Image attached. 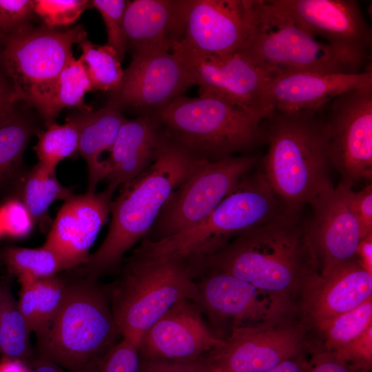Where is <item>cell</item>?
<instances>
[{"label": "cell", "instance_id": "6da1fadb", "mask_svg": "<svg viewBox=\"0 0 372 372\" xmlns=\"http://www.w3.org/2000/svg\"><path fill=\"white\" fill-rule=\"evenodd\" d=\"M194 266L198 272L220 271L247 282L294 313L304 284L320 273L300 213L286 212L248 229Z\"/></svg>", "mask_w": 372, "mask_h": 372}, {"label": "cell", "instance_id": "7a4b0ae2", "mask_svg": "<svg viewBox=\"0 0 372 372\" xmlns=\"http://www.w3.org/2000/svg\"><path fill=\"white\" fill-rule=\"evenodd\" d=\"M317 112L273 110L262 124L269 149L261 171L289 214L301 213L333 187L328 137Z\"/></svg>", "mask_w": 372, "mask_h": 372}, {"label": "cell", "instance_id": "3957f363", "mask_svg": "<svg viewBox=\"0 0 372 372\" xmlns=\"http://www.w3.org/2000/svg\"><path fill=\"white\" fill-rule=\"evenodd\" d=\"M199 160L166 138L154 163L121 186L119 194L112 200L106 236L81 265L85 278L95 280L119 265L124 254L147 236L170 194Z\"/></svg>", "mask_w": 372, "mask_h": 372}, {"label": "cell", "instance_id": "277c9868", "mask_svg": "<svg viewBox=\"0 0 372 372\" xmlns=\"http://www.w3.org/2000/svg\"><path fill=\"white\" fill-rule=\"evenodd\" d=\"M285 213L261 169L251 170L203 220L169 237L144 239L132 256L194 264L221 249L232 238Z\"/></svg>", "mask_w": 372, "mask_h": 372}, {"label": "cell", "instance_id": "5b68a950", "mask_svg": "<svg viewBox=\"0 0 372 372\" xmlns=\"http://www.w3.org/2000/svg\"><path fill=\"white\" fill-rule=\"evenodd\" d=\"M36 336V358L70 372H94L121 335L105 289L85 278L68 285L60 309Z\"/></svg>", "mask_w": 372, "mask_h": 372}, {"label": "cell", "instance_id": "8992f818", "mask_svg": "<svg viewBox=\"0 0 372 372\" xmlns=\"http://www.w3.org/2000/svg\"><path fill=\"white\" fill-rule=\"evenodd\" d=\"M152 116L168 141L207 161L234 156L265 141L261 116L214 94L180 96Z\"/></svg>", "mask_w": 372, "mask_h": 372}, {"label": "cell", "instance_id": "52a82bcc", "mask_svg": "<svg viewBox=\"0 0 372 372\" xmlns=\"http://www.w3.org/2000/svg\"><path fill=\"white\" fill-rule=\"evenodd\" d=\"M196 272L178 260H128L120 277L106 289L123 338L137 347L145 332L182 299L198 300Z\"/></svg>", "mask_w": 372, "mask_h": 372}, {"label": "cell", "instance_id": "ba28073f", "mask_svg": "<svg viewBox=\"0 0 372 372\" xmlns=\"http://www.w3.org/2000/svg\"><path fill=\"white\" fill-rule=\"evenodd\" d=\"M240 52L269 78L302 72H362L304 31L274 0H252L250 32Z\"/></svg>", "mask_w": 372, "mask_h": 372}, {"label": "cell", "instance_id": "9c48e42d", "mask_svg": "<svg viewBox=\"0 0 372 372\" xmlns=\"http://www.w3.org/2000/svg\"><path fill=\"white\" fill-rule=\"evenodd\" d=\"M85 37L87 32L81 25L60 32L45 25L33 28L28 24L3 37L0 58L12 82V103L21 101L35 107L46 126L54 123L56 81L73 56V45Z\"/></svg>", "mask_w": 372, "mask_h": 372}, {"label": "cell", "instance_id": "30bf717a", "mask_svg": "<svg viewBox=\"0 0 372 372\" xmlns=\"http://www.w3.org/2000/svg\"><path fill=\"white\" fill-rule=\"evenodd\" d=\"M258 161L257 155L231 156L215 162L200 159L172 192L144 239L171 236L206 218Z\"/></svg>", "mask_w": 372, "mask_h": 372}, {"label": "cell", "instance_id": "8fae6325", "mask_svg": "<svg viewBox=\"0 0 372 372\" xmlns=\"http://www.w3.org/2000/svg\"><path fill=\"white\" fill-rule=\"evenodd\" d=\"M324 121L331 166L351 184L372 178V87L333 99Z\"/></svg>", "mask_w": 372, "mask_h": 372}, {"label": "cell", "instance_id": "7c38bea8", "mask_svg": "<svg viewBox=\"0 0 372 372\" xmlns=\"http://www.w3.org/2000/svg\"><path fill=\"white\" fill-rule=\"evenodd\" d=\"M308 34L319 36L342 56L371 65L372 31L354 0H274Z\"/></svg>", "mask_w": 372, "mask_h": 372}, {"label": "cell", "instance_id": "4fadbf2b", "mask_svg": "<svg viewBox=\"0 0 372 372\" xmlns=\"http://www.w3.org/2000/svg\"><path fill=\"white\" fill-rule=\"evenodd\" d=\"M307 327L293 317L254 327H235L225 344L210 352L224 372H265L304 354Z\"/></svg>", "mask_w": 372, "mask_h": 372}, {"label": "cell", "instance_id": "5bb4252c", "mask_svg": "<svg viewBox=\"0 0 372 372\" xmlns=\"http://www.w3.org/2000/svg\"><path fill=\"white\" fill-rule=\"evenodd\" d=\"M194 85L187 65L174 51L134 54L109 103L152 115Z\"/></svg>", "mask_w": 372, "mask_h": 372}, {"label": "cell", "instance_id": "9a60e30c", "mask_svg": "<svg viewBox=\"0 0 372 372\" xmlns=\"http://www.w3.org/2000/svg\"><path fill=\"white\" fill-rule=\"evenodd\" d=\"M251 3L252 0H187L183 35L174 50L199 56L242 51L250 32Z\"/></svg>", "mask_w": 372, "mask_h": 372}, {"label": "cell", "instance_id": "2e32d148", "mask_svg": "<svg viewBox=\"0 0 372 372\" xmlns=\"http://www.w3.org/2000/svg\"><path fill=\"white\" fill-rule=\"evenodd\" d=\"M174 51L187 65L199 94L220 96L263 119L271 113L265 99L269 76L242 52L199 56Z\"/></svg>", "mask_w": 372, "mask_h": 372}, {"label": "cell", "instance_id": "e0dca14e", "mask_svg": "<svg viewBox=\"0 0 372 372\" xmlns=\"http://www.w3.org/2000/svg\"><path fill=\"white\" fill-rule=\"evenodd\" d=\"M352 185L341 183L314 199L307 231L320 273L355 258L362 240L351 200Z\"/></svg>", "mask_w": 372, "mask_h": 372}, {"label": "cell", "instance_id": "ac0fdd59", "mask_svg": "<svg viewBox=\"0 0 372 372\" xmlns=\"http://www.w3.org/2000/svg\"><path fill=\"white\" fill-rule=\"evenodd\" d=\"M225 343L206 325L196 303L182 299L145 332L138 349L139 357L144 358L189 362Z\"/></svg>", "mask_w": 372, "mask_h": 372}, {"label": "cell", "instance_id": "d6986e66", "mask_svg": "<svg viewBox=\"0 0 372 372\" xmlns=\"http://www.w3.org/2000/svg\"><path fill=\"white\" fill-rule=\"evenodd\" d=\"M196 283V304L212 316L231 318L233 328L258 326L295 314L251 284L226 273L209 271Z\"/></svg>", "mask_w": 372, "mask_h": 372}, {"label": "cell", "instance_id": "ffe728a7", "mask_svg": "<svg viewBox=\"0 0 372 372\" xmlns=\"http://www.w3.org/2000/svg\"><path fill=\"white\" fill-rule=\"evenodd\" d=\"M372 297V275L355 258L308 279L300 294L298 312L309 328L347 312Z\"/></svg>", "mask_w": 372, "mask_h": 372}, {"label": "cell", "instance_id": "44dd1931", "mask_svg": "<svg viewBox=\"0 0 372 372\" xmlns=\"http://www.w3.org/2000/svg\"><path fill=\"white\" fill-rule=\"evenodd\" d=\"M112 195H73L65 201L52 224L44 245L63 260L67 270L83 265L89 250L110 214Z\"/></svg>", "mask_w": 372, "mask_h": 372}, {"label": "cell", "instance_id": "7402d4cb", "mask_svg": "<svg viewBox=\"0 0 372 372\" xmlns=\"http://www.w3.org/2000/svg\"><path fill=\"white\" fill-rule=\"evenodd\" d=\"M372 87L371 69L359 73L293 72L269 78L265 99L269 110L319 111L336 96Z\"/></svg>", "mask_w": 372, "mask_h": 372}, {"label": "cell", "instance_id": "603a6c76", "mask_svg": "<svg viewBox=\"0 0 372 372\" xmlns=\"http://www.w3.org/2000/svg\"><path fill=\"white\" fill-rule=\"evenodd\" d=\"M187 0L127 1L124 15L132 54L171 52L184 32Z\"/></svg>", "mask_w": 372, "mask_h": 372}, {"label": "cell", "instance_id": "cb8c5ba5", "mask_svg": "<svg viewBox=\"0 0 372 372\" xmlns=\"http://www.w3.org/2000/svg\"><path fill=\"white\" fill-rule=\"evenodd\" d=\"M166 138L149 114L127 119L121 125L106 160L109 174L107 192L114 191L134 180L156 160Z\"/></svg>", "mask_w": 372, "mask_h": 372}, {"label": "cell", "instance_id": "d4e9b609", "mask_svg": "<svg viewBox=\"0 0 372 372\" xmlns=\"http://www.w3.org/2000/svg\"><path fill=\"white\" fill-rule=\"evenodd\" d=\"M79 122L77 152L84 158L88 170V192H95L97 185L106 179L109 167L101 155L110 151L118 132L127 118L112 104L96 111L76 114Z\"/></svg>", "mask_w": 372, "mask_h": 372}, {"label": "cell", "instance_id": "484cf974", "mask_svg": "<svg viewBox=\"0 0 372 372\" xmlns=\"http://www.w3.org/2000/svg\"><path fill=\"white\" fill-rule=\"evenodd\" d=\"M18 278L21 284L19 307L29 330L37 335L60 309L68 285L56 275L41 279Z\"/></svg>", "mask_w": 372, "mask_h": 372}, {"label": "cell", "instance_id": "4316f807", "mask_svg": "<svg viewBox=\"0 0 372 372\" xmlns=\"http://www.w3.org/2000/svg\"><path fill=\"white\" fill-rule=\"evenodd\" d=\"M72 191L58 180L55 169L38 163L24 176L21 187V200L41 226L48 224V209L57 200H67Z\"/></svg>", "mask_w": 372, "mask_h": 372}, {"label": "cell", "instance_id": "83f0119b", "mask_svg": "<svg viewBox=\"0 0 372 372\" xmlns=\"http://www.w3.org/2000/svg\"><path fill=\"white\" fill-rule=\"evenodd\" d=\"M30 331L6 280L0 281V353L25 364L35 358L30 348Z\"/></svg>", "mask_w": 372, "mask_h": 372}, {"label": "cell", "instance_id": "f1b7e54d", "mask_svg": "<svg viewBox=\"0 0 372 372\" xmlns=\"http://www.w3.org/2000/svg\"><path fill=\"white\" fill-rule=\"evenodd\" d=\"M372 325V297L359 306L322 320L313 327L322 342V350L333 352Z\"/></svg>", "mask_w": 372, "mask_h": 372}, {"label": "cell", "instance_id": "f546056e", "mask_svg": "<svg viewBox=\"0 0 372 372\" xmlns=\"http://www.w3.org/2000/svg\"><path fill=\"white\" fill-rule=\"evenodd\" d=\"M82 54L79 58L94 90L114 92L123 76L121 60L116 50L107 44L92 43L87 37L79 43Z\"/></svg>", "mask_w": 372, "mask_h": 372}, {"label": "cell", "instance_id": "4dcf8cb0", "mask_svg": "<svg viewBox=\"0 0 372 372\" xmlns=\"http://www.w3.org/2000/svg\"><path fill=\"white\" fill-rule=\"evenodd\" d=\"M1 258L8 270L18 278L41 279L67 270L61 258L45 245L38 248L8 247L3 251Z\"/></svg>", "mask_w": 372, "mask_h": 372}, {"label": "cell", "instance_id": "1f68e13d", "mask_svg": "<svg viewBox=\"0 0 372 372\" xmlns=\"http://www.w3.org/2000/svg\"><path fill=\"white\" fill-rule=\"evenodd\" d=\"M79 122L76 115L66 118L65 123H53L38 134V142L33 149L39 163L53 169L63 159L77 152Z\"/></svg>", "mask_w": 372, "mask_h": 372}, {"label": "cell", "instance_id": "d6a6232c", "mask_svg": "<svg viewBox=\"0 0 372 372\" xmlns=\"http://www.w3.org/2000/svg\"><path fill=\"white\" fill-rule=\"evenodd\" d=\"M92 83L79 59L72 56L61 71L56 83L53 112L56 118L61 110L76 107L82 112L92 110L84 102L87 92L93 91Z\"/></svg>", "mask_w": 372, "mask_h": 372}, {"label": "cell", "instance_id": "836d02e7", "mask_svg": "<svg viewBox=\"0 0 372 372\" xmlns=\"http://www.w3.org/2000/svg\"><path fill=\"white\" fill-rule=\"evenodd\" d=\"M30 134L29 126L14 118L0 126V188L19 174Z\"/></svg>", "mask_w": 372, "mask_h": 372}, {"label": "cell", "instance_id": "e575fe53", "mask_svg": "<svg viewBox=\"0 0 372 372\" xmlns=\"http://www.w3.org/2000/svg\"><path fill=\"white\" fill-rule=\"evenodd\" d=\"M32 6L45 25L54 29L74 23L86 8L92 7L87 0H34Z\"/></svg>", "mask_w": 372, "mask_h": 372}, {"label": "cell", "instance_id": "d590c367", "mask_svg": "<svg viewBox=\"0 0 372 372\" xmlns=\"http://www.w3.org/2000/svg\"><path fill=\"white\" fill-rule=\"evenodd\" d=\"M127 1L93 0L92 7L101 14L107 31V45L114 48L121 61L127 50L124 32V15Z\"/></svg>", "mask_w": 372, "mask_h": 372}, {"label": "cell", "instance_id": "8d00e7d4", "mask_svg": "<svg viewBox=\"0 0 372 372\" xmlns=\"http://www.w3.org/2000/svg\"><path fill=\"white\" fill-rule=\"evenodd\" d=\"M0 222L3 234L14 238L28 236L35 223L23 203L10 198L0 206Z\"/></svg>", "mask_w": 372, "mask_h": 372}, {"label": "cell", "instance_id": "74e56055", "mask_svg": "<svg viewBox=\"0 0 372 372\" xmlns=\"http://www.w3.org/2000/svg\"><path fill=\"white\" fill-rule=\"evenodd\" d=\"M138 347L123 338L104 357L94 372H138Z\"/></svg>", "mask_w": 372, "mask_h": 372}, {"label": "cell", "instance_id": "f35d334b", "mask_svg": "<svg viewBox=\"0 0 372 372\" xmlns=\"http://www.w3.org/2000/svg\"><path fill=\"white\" fill-rule=\"evenodd\" d=\"M364 372L372 366V325L343 347L331 352Z\"/></svg>", "mask_w": 372, "mask_h": 372}, {"label": "cell", "instance_id": "ab89813d", "mask_svg": "<svg viewBox=\"0 0 372 372\" xmlns=\"http://www.w3.org/2000/svg\"><path fill=\"white\" fill-rule=\"evenodd\" d=\"M214 363L210 353L189 362H176L139 357L138 372H208Z\"/></svg>", "mask_w": 372, "mask_h": 372}, {"label": "cell", "instance_id": "60d3db41", "mask_svg": "<svg viewBox=\"0 0 372 372\" xmlns=\"http://www.w3.org/2000/svg\"><path fill=\"white\" fill-rule=\"evenodd\" d=\"M33 12L32 1L0 0V37H6L27 21Z\"/></svg>", "mask_w": 372, "mask_h": 372}, {"label": "cell", "instance_id": "b9f144b4", "mask_svg": "<svg viewBox=\"0 0 372 372\" xmlns=\"http://www.w3.org/2000/svg\"><path fill=\"white\" fill-rule=\"evenodd\" d=\"M353 208L357 218L362 239L372 234V186H366L362 190L352 192Z\"/></svg>", "mask_w": 372, "mask_h": 372}, {"label": "cell", "instance_id": "7bdbcfd3", "mask_svg": "<svg viewBox=\"0 0 372 372\" xmlns=\"http://www.w3.org/2000/svg\"><path fill=\"white\" fill-rule=\"evenodd\" d=\"M304 372H364L338 358L331 352L320 350L307 362Z\"/></svg>", "mask_w": 372, "mask_h": 372}, {"label": "cell", "instance_id": "ee69618b", "mask_svg": "<svg viewBox=\"0 0 372 372\" xmlns=\"http://www.w3.org/2000/svg\"><path fill=\"white\" fill-rule=\"evenodd\" d=\"M355 258L360 266L372 275V234L360 242Z\"/></svg>", "mask_w": 372, "mask_h": 372}, {"label": "cell", "instance_id": "f6af8a7d", "mask_svg": "<svg viewBox=\"0 0 372 372\" xmlns=\"http://www.w3.org/2000/svg\"><path fill=\"white\" fill-rule=\"evenodd\" d=\"M307 362L304 359V354L293 358L285 360L265 372H304Z\"/></svg>", "mask_w": 372, "mask_h": 372}, {"label": "cell", "instance_id": "bcb514c9", "mask_svg": "<svg viewBox=\"0 0 372 372\" xmlns=\"http://www.w3.org/2000/svg\"><path fill=\"white\" fill-rule=\"evenodd\" d=\"M12 103L10 92L6 90L3 83H0V122L14 118L11 113Z\"/></svg>", "mask_w": 372, "mask_h": 372}, {"label": "cell", "instance_id": "7dc6e473", "mask_svg": "<svg viewBox=\"0 0 372 372\" xmlns=\"http://www.w3.org/2000/svg\"><path fill=\"white\" fill-rule=\"evenodd\" d=\"M27 365V372H70L49 361L36 357Z\"/></svg>", "mask_w": 372, "mask_h": 372}, {"label": "cell", "instance_id": "c3c4849f", "mask_svg": "<svg viewBox=\"0 0 372 372\" xmlns=\"http://www.w3.org/2000/svg\"><path fill=\"white\" fill-rule=\"evenodd\" d=\"M28 365L21 360L3 358L0 362V372H27Z\"/></svg>", "mask_w": 372, "mask_h": 372}, {"label": "cell", "instance_id": "681fc988", "mask_svg": "<svg viewBox=\"0 0 372 372\" xmlns=\"http://www.w3.org/2000/svg\"><path fill=\"white\" fill-rule=\"evenodd\" d=\"M208 372H224V371L220 367H219L218 366L214 364V366Z\"/></svg>", "mask_w": 372, "mask_h": 372}, {"label": "cell", "instance_id": "f907efd6", "mask_svg": "<svg viewBox=\"0 0 372 372\" xmlns=\"http://www.w3.org/2000/svg\"><path fill=\"white\" fill-rule=\"evenodd\" d=\"M3 235V231H2V228H1V222H0V237Z\"/></svg>", "mask_w": 372, "mask_h": 372}, {"label": "cell", "instance_id": "816d5d0a", "mask_svg": "<svg viewBox=\"0 0 372 372\" xmlns=\"http://www.w3.org/2000/svg\"><path fill=\"white\" fill-rule=\"evenodd\" d=\"M8 121H6V122H0V126L3 125V124H5L6 123H7Z\"/></svg>", "mask_w": 372, "mask_h": 372}, {"label": "cell", "instance_id": "f5cc1de1", "mask_svg": "<svg viewBox=\"0 0 372 372\" xmlns=\"http://www.w3.org/2000/svg\"><path fill=\"white\" fill-rule=\"evenodd\" d=\"M2 80L1 79V77H0V83H2Z\"/></svg>", "mask_w": 372, "mask_h": 372}]
</instances>
